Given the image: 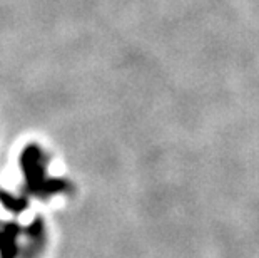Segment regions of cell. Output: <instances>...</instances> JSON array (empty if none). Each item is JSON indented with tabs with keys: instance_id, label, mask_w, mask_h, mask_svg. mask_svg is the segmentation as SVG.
<instances>
[{
	"instance_id": "cell-1",
	"label": "cell",
	"mask_w": 259,
	"mask_h": 258,
	"mask_svg": "<svg viewBox=\"0 0 259 258\" xmlns=\"http://www.w3.org/2000/svg\"><path fill=\"white\" fill-rule=\"evenodd\" d=\"M14 225H9V228H5L0 232V255L2 258H12L15 253L14 246Z\"/></svg>"
}]
</instances>
